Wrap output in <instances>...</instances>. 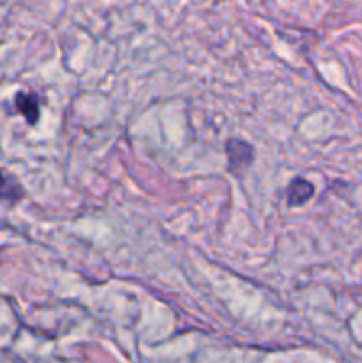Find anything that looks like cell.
Masks as SVG:
<instances>
[{"label":"cell","instance_id":"cell-1","mask_svg":"<svg viewBox=\"0 0 362 363\" xmlns=\"http://www.w3.org/2000/svg\"><path fill=\"white\" fill-rule=\"evenodd\" d=\"M227 158H229V165L234 172H241V170H247L251 167V163L254 162V149L243 140H233L227 142Z\"/></svg>","mask_w":362,"mask_h":363},{"label":"cell","instance_id":"cell-2","mask_svg":"<svg viewBox=\"0 0 362 363\" xmlns=\"http://www.w3.org/2000/svg\"><path fill=\"white\" fill-rule=\"evenodd\" d=\"M312 195H314V186H312L309 181L298 177V179H295L293 183L290 184V188H287L286 201L291 208H298V206H304Z\"/></svg>","mask_w":362,"mask_h":363},{"label":"cell","instance_id":"cell-3","mask_svg":"<svg viewBox=\"0 0 362 363\" xmlns=\"http://www.w3.org/2000/svg\"><path fill=\"white\" fill-rule=\"evenodd\" d=\"M16 108L28 124H35L39 119V98L34 92H18L16 94Z\"/></svg>","mask_w":362,"mask_h":363},{"label":"cell","instance_id":"cell-4","mask_svg":"<svg viewBox=\"0 0 362 363\" xmlns=\"http://www.w3.org/2000/svg\"><path fill=\"white\" fill-rule=\"evenodd\" d=\"M21 197H23V188L18 184L16 179H13L4 170H0V199H4V201H18Z\"/></svg>","mask_w":362,"mask_h":363}]
</instances>
